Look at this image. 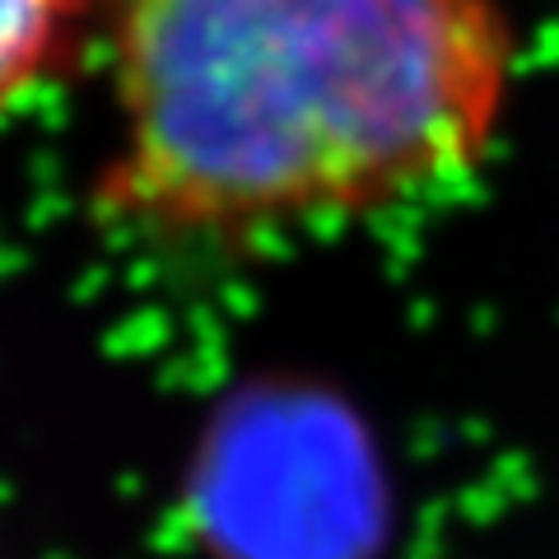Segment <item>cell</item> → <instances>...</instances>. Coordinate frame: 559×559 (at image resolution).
Listing matches in <instances>:
<instances>
[{
  "label": "cell",
  "mask_w": 559,
  "mask_h": 559,
  "mask_svg": "<svg viewBox=\"0 0 559 559\" xmlns=\"http://www.w3.org/2000/svg\"><path fill=\"white\" fill-rule=\"evenodd\" d=\"M90 224L229 266L476 187L527 75L513 0H98Z\"/></svg>",
  "instance_id": "1"
},
{
  "label": "cell",
  "mask_w": 559,
  "mask_h": 559,
  "mask_svg": "<svg viewBox=\"0 0 559 559\" xmlns=\"http://www.w3.org/2000/svg\"><path fill=\"white\" fill-rule=\"evenodd\" d=\"M98 43V0H0V112L24 108Z\"/></svg>",
  "instance_id": "2"
}]
</instances>
